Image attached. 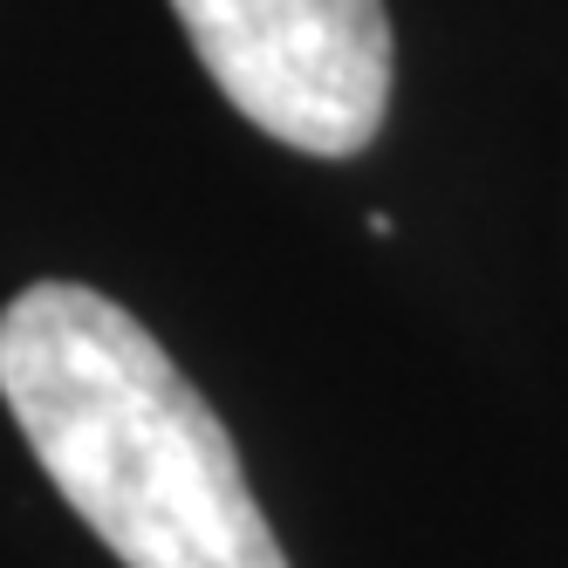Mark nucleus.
I'll return each instance as SVG.
<instances>
[{
	"label": "nucleus",
	"mask_w": 568,
	"mask_h": 568,
	"mask_svg": "<svg viewBox=\"0 0 568 568\" xmlns=\"http://www.w3.org/2000/svg\"><path fill=\"white\" fill-rule=\"evenodd\" d=\"M0 397L124 568H288L213 404L110 295L21 288L0 308Z\"/></svg>",
	"instance_id": "1"
},
{
	"label": "nucleus",
	"mask_w": 568,
	"mask_h": 568,
	"mask_svg": "<svg viewBox=\"0 0 568 568\" xmlns=\"http://www.w3.org/2000/svg\"><path fill=\"white\" fill-rule=\"evenodd\" d=\"M199 69L274 144L356 158L390 110L384 0H172Z\"/></svg>",
	"instance_id": "2"
}]
</instances>
